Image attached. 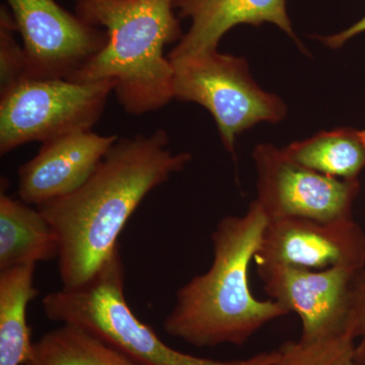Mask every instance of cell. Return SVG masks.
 <instances>
[{"label": "cell", "instance_id": "obj_1", "mask_svg": "<svg viewBox=\"0 0 365 365\" xmlns=\"http://www.w3.org/2000/svg\"><path fill=\"white\" fill-rule=\"evenodd\" d=\"M191 160L170 150L163 129L118 138L81 188L37 206L58 235L62 287L91 279L119 248V235L143 199Z\"/></svg>", "mask_w": 365, "mask_h": 365}, {"label": "cell", "instance_id": "obj_2", "mask_svg": "<svg viewBox=\"0 0 365 365\" xmlns=\"http://www.w3.org/2000/svg\"><path fill=\"white\" fill-rule=\"evenodd\" d=\"M267 215L256 200L242 215L222 218L211 235L212 264L177 292L163 330L195 347L242 346L275 319L287 316L273 299L254 297L250 265L260 249Z\"/></svg>", "mask_w": 365, "mask_h": 365}, {"label": "cell", "instance_id": "obj_3", "mask_svg": "<svg viewBox=\"0 0 365 365\" xmlns=\"http://www.w3.org/2000/svg\"><path fill=\"white\" fill-rule=\"evenodd\" d=\"M175 0H76V14L108 33V43L69 81H111L127 114L158 111L173 97V66L165 46L182 36Z\"/></svg>", "mask_w": 365, "mask_h": 365}, {"label": "cell", "instance_id": "obj_4", "mask_svg": "<svg viewBox=\"0 0 365 365\" xmlns=\"http://www.w3.org/2000/svg\"><path fill=\"white\" fill-rule=\"evenodd\" d=\"M42 307L50 321L79 327L140 365H277L281 359L279 350L244 359L215 360L170 347L127 302L120 247L91 279L78 287L50 292Z\"/></svg>", "mask_w": 365, "mask_h": 365}, {"label": "cell", "instance_id": "obj_5", "mask_svg": "<svg viewBox=\"0 0 365 365\" xmlns=\"http://www.w3.org/2000/svg\"><path fill=\"white\" fill-rule=\"evenodd\" d=\"M169 60L173 97L205 108L232 155L237 135L262 122L278 123L287 116L282 98L255 81L244 57L213 50Z\"/></svg>", "mask_w": 365, "mask_h": 365}, {"label": "cell", "instance_id": "obj_6", "mask_svg": "<svg viewBox=\"0 0 365 365\" xmlns=\"http://www.w3.org/2000/svg\"><path fill=\"white\" fill-rule=\"evenodd\" d=\"M114 88L111 81L24 78L0 93V153L91 130Z\"/></svg>", "mask_w": 365, "mask_h": 365}, {"label": "cell", "instance_id": "obj_7", "mask_svg": "<svg viewBox=\"0 0 365 365\" xmlns=\"http://www.w3.org/2000/svg\"><path fill=\"white\" fill-rule=\"evenodd\" d=\"M257 202L268 220L304 217L318 222L351 220L359 180L327 176L294 162L270 143L255 148Z\"/></svg>", "mask_w": 365, "mask_h": 365}, {"label": "cell", "instance_id": "obj_8", "mask_svg": "<svg viewBox=\"0 0 365 365\" xmlns=\"http://www.w3.org/2000/svg\"><path fill=\"white\" fill-rule=\"evenodd\" d=\"M6 4L23 41L26 78L71 79L107 45V31L86 23L56 0Z\"/></svg>", "mask_w": 365, "mask_h": 365}, {"label": "cell", "instance_id": "obj_9", "mask_svg": "<svg viewBox=\"0 0 365 365\" xmlns=\"http://www.w3.org/2000/svg\"><path fill=\"white\" fill-rule=\"evenodd\" d=\"M257 271L269 297L299 317L302 342L351 336L353 284L360 271L309 270L275 264L257 266Z\"/></svg>", "mask_w": 365, "mask_h": 365}, {"label": "cell", "instance_id": "obj_10", "mask_svg": "<svg viewBox=\"0 0 365 365\" xmlns=\"http://www.w3.org/2000/svg\"><path fill=\"white\" fill-rule=\"evenodd\" d=\"M254 261L325 270L365 269V234L355 220L318 222L304 217L269 220Z\"/></svg>", "mask_w": 365, "mask_h": 365}, {"label": "cell", "instance_id": "obj_11", "mask_svg": "<svg viewBox=\"0 0 365 365\" xmlns=\"http://www.w3.org/2000/svg\"><path fill=\"white\" fill-rule=\"evenodd\" d=\"M118 138L88 130L43 143L19 169L20 200L39 206L73 193L90 179Z\"/></svg>", "mask_w": 365, "mask_h": 365}, {"label": "cell", "instance_id": "obj_12", "mask_svg": "<svg viewBox=\"0 0 365 365\" xmlns=\"http://www.w3.org/2000/svg\"><path fill=\"white\" fill-rule=\"evenodd\" d=\"M288 0H175L180 19L190 21L181 40L168 55L178 58L218 50L223 36L237 26L271 24L304 48L295 35L287 11Z\"/></svg>", "mask_w": 365, "mask_h": 365}, {"label": "cell", "instance_id": "obj_13", "mask_svg": "<svg viewBox=\"0 0 365 365\" xmlns=\"http://www.w3.org/2000/svg\"><path fill=\"white\" fill-rule=\"evenodd\" d=\"M59 239L39 209L1 193L0 270L58 259Z\"/></svg>", "mask_w": 365, "mask_h": 365}, {"label": "cell", "instance_id": "obj_14", "mask_svg": "<svg viewBox=\"0 0 365 365\" xmlns=\"http://www.w3.org/2000/svg\"><path fill=\"white\" fill-rule=\"evenodd\" d=\"M35 270V264L0 270V365H25L32 357L26 307L39 294Z\"/></svg>", "mask_w": 365, "mask_h": 365}, {"label": "cell", "instance_id": "obj_15", "mask_svg": "<svg viewBox=\"0 0 365 365\" xmlns=\"http://www.w3.org/2000/svg\"><path fill=\"white\" fill-rule=\"evenodd\" d=\"M285 155L307 169L327 176L359 180L365 168V130L337 128L295 141L283 148Z\"/></svg>", "mask_w": 365, "mask_h": 365}, {"label": "cell", "instance_id": "obj_16", "mask_svg": "<svg viewBox=\"0 0 365 365\" xmlns=\"http://www.w3.org/2000/svg\"><path fill=\"white\" fill-rule=\"evenodd\" d=\"M61 325L34 343L25 365H140L83 329Z\"/></svg>", "mask_w": 365, "mask_h": 365}, {"label": "cell", "instance_id": "obj_17", "mask_svg": "<svg viewBox=\"0 0 365 365\" xmlns=\"http://www.w3.org/2000/svg\"><path fill=\"white\" fill-rule=\"evenodd\" d=\"M355 340L351 336L316 342L288 341L280 346L277 365H365L354 359Z\"/></svg>", "mask_w": 365, "mask_h": 365}, {"label": "cell", "instance_id": "obj_18", "mask_svg": "<svg viewBox=\"0 0 365 365\" xmlns=\"http://www.w3.org/2000/svg\"><path fill=\"white\" fill-rule=\"evenodd\" d=\"M16 21L6 4L0 6V93L26 78L24 46L16 38Z\"/></svg>", "mask_w": 365, "mask_h": 365}, {"label": "cell", "instance_id": "obj_19", "mask_svg": "<svg viewBox=\"0 0 365 365\" xmlns=\"http://www.w3.org/2000/svg\"><path fill=\"white\" fill-rule=\"evenodd\" d=\"M350 334L359 343L355 344L354 359L365 364V269L355 277L352 292Z\"/></svg>", "mask_w": 365, "mask_h": 365}, {"label": "cell", "instance_id": "obj_20", "mask_svg": "<svg viewBox=\"0 0 365 365\" xmlns=\"http://www.w3.org/2000/svg\"><path fill=\"white\" fill-rule=\"evenodd\" d=\"M364 33H365V16L339 33L328 36H316V38L331 49H340L348 41Z\"/></svg>", "mask_w": 365, "mask_h": 365}]
</instances>
